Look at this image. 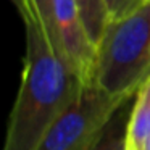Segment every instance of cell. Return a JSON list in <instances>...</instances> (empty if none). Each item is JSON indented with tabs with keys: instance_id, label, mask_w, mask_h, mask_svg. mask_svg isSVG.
Instances as JSON below:
<instances>
[{
	"instance_id": "6da1fadb",
	"label": "cell",
	"mask_w": 150,
	"mask_h": 150,
	"mask_svg": "<svg viewBox=\"0 0 150 150\" xmlns=\"http://www.w3.org/2000/svg\"><path fill=\"white\" fill-rule=\"evenodd\" d=\"M20 13L26 55L4 150H37L47 131L79 95L82 82L49 40L37 15Z\"/></svg>"
},
{
	"instance_id": "7a4b0ae2",
	"label": "cell",
	"mask_w": 150,
	"mask_h": 150,
	"mask_svg": "<svg viewBox=\"0 0 150 150\" xmlns=\"http://www.w3.org/2000/svg\"><path fill=\"white\" fill-rule=\"evenodd\" d=\"M150 76V0L120 21H110L97 45L94 84L111 95L137 94Z\"/></svg>"
},
{
	"instance_id": "3957f363",
	"label": "cell",
	"mask_w": 150,
	"mask_h": 150,
	"mask_svg": "<svg viewBox=\"0 0 150 150\" xmlns=\"http://www.w3.org/2000/svg\"><path fill=\"white\" fill-rule=\"evenodd\" d=\"M131 97L111 95L95 84L82 86L74 102L47 131L37 150H92L118 108Z\"/></svg>"
},
{
	"instance_id": "277c9868",
	"label": "cell",
	"mask_w": 150,
	"mask_h": 150,
	"mask_svg": "<svg viewBox=\"0 0 150 150\" xmlns=\"http://www.w3.org/2000/svg\"><path fill=\"white\" fill-rule=\"evenodd\" d=\"M53 4L55 36L60 55L82 86H92L97 66V45L86 29L74 0H53Z\"/></svg>"
},
{
	"instance_id": "5b68a950",
	"label": "cell",
	"mask_w": 150,
	"mask_h": 150,
	"mask_svg": "<svg viewBox=\"0 0 150 150\" xmlns=\"http://www.w3.org/2000/svg\"><path fill=\"white\" fill-rule=\"evenodd\" d=\"M150 144V98L139 89L126 129V150H145Z\"/></svg>"
},
{
	"instance_id": "8992f818",
	"label": "cell",
	"mask_w": 150,
	"mask_h": 150,
	"mask_svg": "<svg viewBox=\"0 0 150 150\" xmlns=\"http://www.w3.org/2000/svg\"><path fill=\"white\" fill-rule=\"evenodd\" d=\"M131 110H132V105L129 107V98H127L113 115L100 140L95 144L92 150H126V129Z\"/></svg>"
},
{
	"instance_id": "52a82bcc",
	"label": "cell",
	"mask_w": 150,
	"mask_h": 150,
	"mask_svg": "<svg viewBox=\"0 0 150 150\" xmlns=\"http://www.w3.org/2000/svg\"><path fill=\"white\" fill-rule=\"evenodd\" d=\"M74 2L92 42L98 45L105 28L110 23L105 0H74Z\"/></svg>"
},
{
	"instance_id": "ba28073f",
	"label": "cell",
	"mask_w": 150,
	"mask_h": 150,
	"mask_svg": "<svg viewBox=\"0 0 150 150\" xmlns=\"http://www.w3.org/2000/svg\"><path fill=\"white\" fill-rule=\"evenodd\" d=\"M149 0H105L108 11V20L120 21L123 18L131 16L137 10L144 7Z\"/></svg>"
},
{
	"instance_id": "9c48e42d",
	"label": "cell",
	"mask_w": 150,
	"mask_h": 150,
	"mask_svg": "<svg viewBox=\"0 0 150 150\" xmlns=\"http://www.w3.org/2000/svg\"><path fill=\"white\" fill-rule=\"evenodd\" d=\"M140 89H142V91H144V92H145V94H147V97L150 98V76H149V78H147V81L144 82L142 86H140Z\"/></svg>"
},
{
	"instance_id": "30bf717a",
	"label": "cell",
	"mask_w": 150,
	"mask_h": 150,
	"mask_svg": "<svg viewBox=\"0 0 150 150\" xmlns=\"http://www.w3.org/2000/svg\"><path fill=\"white\" fill-rule=\"evenodd\" d=\"M145 150H150V144H149V145H147V147H145Z\"/></svg>"
}]
</instances>
